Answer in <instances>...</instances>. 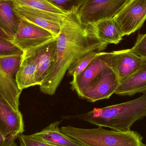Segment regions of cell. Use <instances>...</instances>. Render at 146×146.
<instances>
[{"instance_id": "1", "label": "cell", "mask_w": 146, "mask_h": 146, "mask_svg": "<svg viewBox=\"0 0 146 146\" xmlns=\"http://www.w3.org/2000/svg\"><path fill=\"white\" fill-rule=\"evenodd\" d=\"M77 12L63 19L57 37L56 62L39 86L44 94H55L66 72L78 58L90 51L101 52L109 45L98 38L91 25L82 23Z\"/></svg>"}, {"instance_id": "2", "label": "cell", "mask_w": 146, "mask_h": 146, "mask_svg": "<svg viewBox=\"0 0 146 146\" xmlns=\"http://www.w3.org/2000/svg\"><path fill=\"white\" fill-rule=\"evenodd\" d=\"M146 117V94L133 100L93 110L84 114L65 117L78 118L98 127L116 131L130 130L134 123Z\"/></svg>"}, {"instance_id": "3", "label": "cell", "mask_w": 146, "mask_h": 146, "mask_svg": "<svg viewBox=\"0 0 146 146\" xmlns=\"http://www.w3.org/2000/svg\"><path fill=\"white\" fill-rule=\"evenodd\" d=\"M60 130L84 146H146L141 135L131 130L118 131L100 127L83 129L71 126L62 127Z\"/></svg>"}, {"instance_id": "4", "label": "cell", "mask_w": 146, "mask_h": 146, "mask_svg": "<svg viewBox=\"0 0 146 146\" xmlns=\"http://www.w3.org/2000/svg\"><path fill=\"white\" fill-rule=\"evenodd\" d=\"M23 54L0 56V93L16 110H19L21 90L16 82Z\"/></svg>"}, {"instance_id": "5", "label": "cell", "mask_w": 146, "mask_h": 146, "mask_svg": "<svg viewBox=\"0 0 146 146\" xmlns=\"http://www.w3.org/2000/svg\"><path fill=\"white\" fill-rule=\"evenodd\" d=\"M129 0H85L77 14L82 24L112 19Z\"/></svg>"}, {"instance_id": "6", "label": "cell", "mask_w": 146, "mask_h": 146, "mask_svg": "<svg viewBox=\"0 0 146 146\" xmlns=\"http://www.w3.org/2000/svg\"><path fill=\"white\" fill-rule=\"evenodd\" d=\"M56 37L47 30L21 19L17 32L10 40L25 53L43 45Z\"/></svg>"}, {"instance_id": "7", "label": "cell", "mask_w": 146, "mask_h": 146, "mask_svg": "<svg viewBox=\"0 0 146 146\" xmlns=\"http://www.w3.org/2000/svg\"><path fill=\"white\" fill-rule=\"evenodd\" d=\"M113 19L123 36L134 33L146 20V0H129Z\"/></svg>"}, {"instance_id": "8", "label": "cell", "mask_w": 146, "mask_h": 146, "mask_svg": "<svg viewBox=\"0 0 146 146\" xmlns=\"http://www.w3.org/2000/svg\"><path fill=\"white\" fill-rule=\"evenodd\" d=\"M14 10L21 19L47 30L56 37L60 34L63 19L67 15L15 5Z\"/></svg>"}, {"instance_id": "9", "label": "cell", "mask_w": 146, "mask_h": 146, "mask_svg": "<svg viewBox=\"0 0 146 146\" xmlns=\"http://www.w3.org/2000/svg\"><path fill=\"white\" fill-rule=\"evenodd\" d=\"M120 84L115 74L108 66L79 97L92 102L109 99L115 93Z\"/></svg>"}, {"instance_id": "10", "label": "cell", "mask_w": 146, "mask_h": 146, "mask_svg": "<svg viewBox=\"0 0 146 146\" xmlns=\"http://www.w3.org/2000/svg\"><path fill=\"white\" fill-rule=\"evenodd\" d=\"M57 48L56 37L54 40L23 54V56L31 57L36 62V77L39 86L56 62Z\"/></svg>"}, {"instance_id": "11", "label": "cell", "mask_w": 146, "mask_h": 146, "mask_svg": "<svg viewBox=\"0 0 146 146\" xmlns=\"http://www.w3.org/2000/svg\"><path fill=\"white\" fill-rule=\"evenodd\" d=\"M142 62V57L128 49L110 52L109 67L115 74L121 84L136 72Z\"/></svg>"}, {"instance_id": "12", "label": "cell", "mask_w": 146, "mask_h": 146, "mask_svg": "<svg viewBox=\"0 0 146 146\" xmlns=\"http://www.w3.org/2000/svg\"><path fill=\"white\" fill-rule=\"evenodd\" d=\"M110 52H100L81 73L73 77L70 84L79 96L97 79L105 68L110 66Z\"/></svg>"}, {"instance_id": "13", "label": "cell", "mask_w": 146, "mask_h": 146, "mask_svg": "<svg viewBox=\"0 0 146 146\" xmlns=\"http://www.w3.org/2000/svg\"><path fill=\"white\" fill-rule=\"evenodd\" d=\"M23 116L14 109L0 93V133L4 138L18 136L25 131Z\"/></svg>"}, {"instance_id": "14", "label": "cell", "mask_w": 146, "mask_h": 146, "mask_svg": "<svg viewBox=\"0 0 146 146\" xmlns=\"http://www.w3.org/2000/svg\"><path fill=\"white\" fill-rule=\"evenodd\" d=\"M60 122L56 121L41 130L32 134L36 139L56 146H84L81 143L62 133L59 128Z\"/></svg>"}, {"instance_id": "15", "label": "cell", "mask_w": 146, "mask_h": 146, "mask_svg": "<svg viewBox=\"0 0 146 146\" xmlns=\"http://www.w3.org/2000/svg\"><path fill=\"white\" fill-rule=\"evenodd\" d=\"M139 70L120 84L115 94L120 96H132L138 93L146 94V58Z\"/></svg>"}, {"instance_id": "16", "label": "cell", "mask_w": 146, "mask_h": 146, "mask_svg": "<svg viewBox=\"0 0 146 146\" xmlns=\"http://www.w3.org/2000/svg\"><path fill=\"white\" fill-rule=\"evenodd\" d=\"M12 0H0V27L10 39L17 32L21 19L14 10Z\"/></svg>"}, {"instance_id": "17", "label": "cell", "mask_w": 146, "mask_h": 146, "mask_svg": "<svg viewBox=\"0 0 146 146\" xmlns=\"http://www.w3.org/2000/svg\"><path fill=\"white\" fill-rule=\"evenodd\" d=\"M90 25L98 38L105 43L117 44L122 40L123 36L113 18L101 20Z\"/></svg>"}, {"instance_id": "18", "label": "cell", "mask_w": 146, "mask_h": 146, "mask_svg": "<svg viewBox=\"0 0 146 146\" xmlns=\"http://www.w3.org/2000/svg\"><path fill=\"white\" fill-rule=\"evenodd\" d=\"M37 65L31 57L23 56L22 62L16 74V80L18 87L23 89L38 85L36 77Z\"/></svg>"}, {"instance_id": "19", "label": "cell", "mask_w": 146, "mask_h": 146, "mask_svg": "<svg viewBox=\"0 0 146 146\" xmlns=\"http://www.w3.org/2000/svg\"><path fill=\"white\" fill-rule=\"evenodd\" d=\"M15 5L28 7L61 15H67L61 9L53 5L48 0H12Z\"/></svg>"}, {"instance_id": "20", "label": "cell", "mask_w": 146, "mask_h": 146, "mask_svg": "<svg viewBox=\"0 0 146 146\" xmlns=\"http://www.w3.org/2000/svg\"><path fill=\"white\" fill-rule=\"evenodd\" d=\"M100 53L96 51H90L78 58L69 67L68 70V74L73 77L81 73Z\"/></svg>"}, {"instance_id": "21", "label": "cell", "mask_w": 146, "mask_h": 146, "mask_svg": "<svg viewBox=\"0 0 146 146\" xmlns=\"http://www.w3.org/2000/svg\"><path fill=\"white\" fill-rule=\"evenodd\" d=\"M67 14L77 12L85 0H48Z\"/></svg>"}, {"instance_id": "22", "label": "cell", "mask_w": 146, "mask_h": 146, "mask_svg": "<svg viewBox=\"0 0 146 146\" xmlns=\"http://www.w3.org/2000/svg\"><path fill=\"white\" fill-rule=\"evenodd\" d=\"M24 52L10 39L0 36V56L23 54Z\"/></svg>"}, {"instance_id": "23", "label": "cell", "mask_w": 146, "mask_h": 146, "mask_svg": "<svg viewBox=\"0 0 146 146\" xmlns=\"http://www.w3.org/2000/svg\"><path fill=\"white\" fill-rule=\"evenodd\" d=\"M130 50L139 56L146 58V33L138 34L135 43Z\"/></svg>"}, {"instance_id": "24", "label": "cell", "mask_w": 146, "mask_h": 146, "mask_svg": "<svg viewBox=\"0 0 146 146\" xmlns=\"http://www.w3.org/2000/svg\"><path fill=\"white\" fill-rule=\"evenodd\" d=\"M20 146H56L48 145L36 139L31 135L21 134L19 136Z\"/></svg>"}, {"instance_id": "25", "label": "cell", "mask_w": 146, "mask_h": 146, "mask_svg": "<svg viewBox=\"0 0 146 146\" xmlns=\"http://www.w3.org/2000/svg\"><path fill=\"white\" fill-rule=\"evenodd\" d=\"M18 136L10 135L4 138L0 133V146H11L13 141L18 138Z\"/></svg>"}, {"instance_id": "26", "label": "cell", "mask_w": 146, "mask_h": 146, "mask_svg": "<svg viewBox=\"0 0 146 146\" xmlns=\"http://www.w3.org/2000/svg\"><path fill=\"white\" fill-rule=\"evenodd\" d=\"M0 36L4 38H7V39H10V38L8 36L7 34L1 27H0Z\"/></svg>"}, {"instance_id": "27", "label": "cell", "mask_w": 146, "mask_h": 146, "mask_svg": "<svg viewBox=\"0 0 146 146\" xmlns=\"http://www.w3.org/2000/svg\"><path fill=\"white\" fill-rule=\"evenodd\" d=\"M11 146H18V145H17L16 143H15V141H13L12 143V145Z\"/></svg>"}]
</instances>
